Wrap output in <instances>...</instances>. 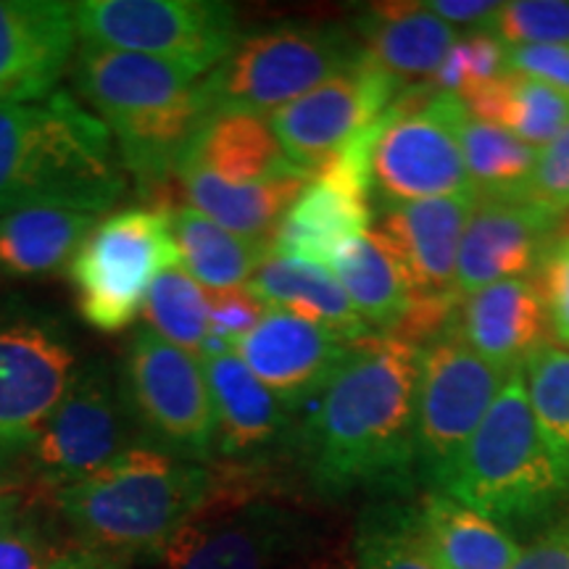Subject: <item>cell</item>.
<instances>
[{
	"label": "cell",
	"mask_w": 569,
	"mask_h": 569,
	"mask_svg": "<svg viewBox=\"0 0 569 569\" xmlns=\"http://www.w3.org/2000/svg\"><path fill=\"white\" fill-rule=\"evenodd\" d=\"M419 348L359 340L298 422L293 459L322 501L398 496L417 482L415 390Z\"/></svg>",
	"instance_id": "6da1fadb"
},
{
	"label": "cell",
	"mask_w": 569,
	"mask_h": 569,
	"mask_svg": "<svg viewBox=\"0 0 569 569\" xmlns=\"http://www.w3.org/2000/svg\"><path fill=\"white\" fill-rule=\"evenodd\" d=\"M127 172L109 127L67 90L0 106V217L51 206L101 217L122 201Z\"/></svg>",
	"instance_id": "7a4b0ae2"
},
{
	"label": "cell",
	"mask_w": 569,
	"mask_h": 569,
	"mask_svg": "<svg viewBox=\"0 0 569 569\" xmlns=\"http://www.w3.org/2000/svg\"><path fill=\"white\" fill-rule=\"evenodd\" d=\"M69 74L80 101L109 127L124 172L142 190L169 182L188 140L209 117L203 77L151 56L84 42Z\"/></svg>",
	"instance_id": "3957f363"
},
{
	"label": "cell",
	"mask_w": 569,
	"mask_h": 569,
	"mask_svg": "<svg viewBox=\"0 0 569 569\" xmlns=\"http://www.w3.org/2000/svg\"><path fill=\"white\" fill-rule=\"evenodd\" d=\"M219 478L209 465L134 446L74 486L51 507L80 546L151 559L209 501Z\"/></svg>",
	"instance_id": "277c9868"
},
{
	"label": "cell",
	"mask_w": 569,
	"mask_h": 569,
	"mask_svg": "<svg viewBox=\"0 0 569 569\" xmlns=\"http://www.w3.org/2000/svg\"><path fill=\"white\" fill-rule=\"evenodd\" d=\"M436 490L507 528H538L569 511V475L540 436L517 369L498 390L478 432Z\"/></svg>",
	"instance_id": "5b68a950"
},
{
	"label": "cell",
	"mask_w": 569,
	"mask_h": 569,
	"mask_svg": "<svg viewBox=\"0 0 569 569\" xmlns=\"http://www.w3.org/2000/svg\"><path fill=\"white\" fill-rule=\"evenodd\" d=\"M361 42L346 27L284 21L248 38L203 77L206 111L269 117L361 61Z\"/></svg>",
	"instance_id": "8992f818"
},
{
	"label": "cell",
	"mask_w": 569,
	"mask_h": 569,
	"mask_svg": "<svg viewBox=\"0 0 569 569\" xmlns=\"http://www.w3.org/2000/svg\"><path fill=\"white\" fill-rule=\"evenodd\" d=\"M80 367L69 327L19 296L0 298V490L21 467Z\"/></svg>",
	"instance_id": "52a82bcc"
},
{
	"label": "cell",
	"mask_w": 569,
	"mask_h": 569,
	"mask_svg": "<svg viewBox=\"0 0 569 569\" xmlns=\"http://www.w3.org/2000/svg\"><path fill=\"white\" fill-rule=\"evenodd\" d=\"M177 264L172 209L113 211L98 219L67 267L77 315L103 336L124 332L138 319L156 277Z\"/></svg>",
	"instance_id": "ba28073f"
},
{
	"label": "cell",
	"mask_w": 569,
	"mask_h": 569,
	"mask_svg": "<svg viewBox=\"0 0 569 569\" xmlns=\"http://www.w3.org/2000/svg\"><path fill=\"white\" fill-rule=\"evenodd\" d=\"M317 543L311 515L219 480L209 501L148 561L159 569H280Z\"/></svg>",
	"instance_id": "9c48e42d"
},
{
	"label": "cell",
	"mask_w": 569,
	"mask_h": 569,
	"mask_svg": "<svg viewBox=\"0 0 569 569\" xmlns=\"http://www.w3.org/2000/svg\"><path fill=\"white\" fill-rule=\"evenodd\" d=\"M417 96H398L377 124L369 156L372 201L386 206L475 193L465 167L459 122L465 103L436 84Z\"/></svg>",
	"instance_id": "30bf717a"
},
{
	"label": "cell",
	"mask_w": 569,
	"mask_h": 569,
	"mask_svg": "<svg viewBox=\"0 0 569 569\" xmlns=\"http://www.w3.org/2000/svg\"><path fill=\"white\" fill-rule=\"evenodd\" d=\"M80 42L169 61L206 77L240 42L238 11L219 0L71 3Z\"/></svg>",
	"instance_id": "8fae6325"
},
{
	"label": "cell",
	"mask_w": 569,
	"mask_h": 569,
	"mask_svg": "<svg viewBox=\"0 0 569 569\" xmlns=\"http://www.w3.org/2000/svg\"><path fill=\"white\" fill-rule=\"evenodd\" d=\"M134 446L146 443L127 411L119 369L103 356L84 359L27 453L19 482L30 480L53 493L90 478Z\"/></svg>",
	"instance_id": "7c38bea8"
},
{
	"label": "cell",
	"mask_w": 569,
	"mask_h": 569,
	"mask_svg": "<svg viewBox=\"0 0 569 569\" xmlns=\"http://www.w3.org/2000/svg\"><path fill=\"white\" fill-rule=\"evenodd\" d=\"M119 382L142 443L196 465L213 461L217 417L198 356L140 327L127 346Z\"/></svg>",
	"instance_id": "4fadbf2b"
},
{
	"label": "cell",
	"mask_w": 569,
	"mask_h": 569,
	"mask_svg": "<svg viewBox=\"0 0 569 569\" xmlns=\"http://www.w3.org/2000/svg\"><path fill=\"white\" fill-rule=\"evenodd\" d=\"M509 375L480 359L459 332L440 336L419 348L415 390L417 482H425L427 490L440 486L478 432Z\"/></svg>",
	"instance_id": "5bb4252c"
},
{
	"label": "cell",
	"mask_w": 569,
	"mask_h": 569,
	"mask_svg": "<svg viewBox=\"0 0 569 569\" xmlns=\"http://www.w3.org/2000/svg\"><path fill=\"white\" fill-rule=\"evenodd\" d=\"M401 82L367 56L340 74L269 113L267 122L298 172L315 174L396 103Z\"/></svg>",
	"instance_id": "9a60e30c"
},
{
	"label": "cell",
	"mask_w": 569,
	"mask_h": 569,
	"mask_svg": "<svg viewBox=\"0 0 569 569\" xmlns=\"http://www.w3.org/2000/svg\"><path fill=\"white\" fill-rule=\"evenodd\" d=\"M209 382L217 438L213 459L232 472H261L293 453L298 419L282 407L234 351L201 359Z\"/></svg>",
	"instance_id": "2e32d148"
},
{
	"label": "cell",
	"mask_w": 569,
	"mask_h": 569,
	"mask_svg": "<svg viewBox=\"0 0 569 569\" xmlns=\"http://www.w3.org/2000/svg\"><path fill=\"white\" fill-rule=\"evenodd\" d=\"M353 346V340L322 325L282 309H267L264 319L234 346V353L290 415L303 417Z\"/></svg>",
	"instance_id": "e0dca14e"
},
{
	"label": "cell",
	"mask_w": 569,
	"mask_h": 569,
	"mask_svg": "<svg viewBox=\"0 0 569 569\" xmlns=\"http://www.w3.org/2000/svg\"><path fill=\"white\" fill-rule=\"evenodd\" d=\"M77 34L71 3L0 0V106L38 103L59 90L74 63Z\"/></svg>",
	"instance_id": "ac0fdd59"
},
{
	"label": "cell",
	"mask_w": 569,
	"mask_h": 569,
	"mask_svg": "<svg viewBox=\"0 0 569 569\" xmlns=\"http://www.w3.org/2000/svg\"><path fill=\"white\" fill-rule=\"evenodd\" d=\"M478 196L430 198V201L386 206L372 232L390 248L403 269L415 301L457 293V259Z\"/></svg>",
	"instance_id": "d6986e66"
},
{
	"label": "cell",
	"mask_w": 569,
	"mask_h": 569,
	"mask_svg": "<svg viewBox=\"0 0 569 569\" xmlns=\"http://www.w3.org/2000/svg\"><path fill=\"white\" fill-rule=\"evenodd\" d=\"M553 213L522 201L478 198L457 259V293L472 296L488 284L522 280L543 259L557 227Z\"/></svg>",
	"instance_id": "ffe728a7"
},
{
	"label": "cell",
	"mask_w": 569,
	"mask_h": 569,
	"mask_svg": "<svg viewBox=\"0 0 569 569\" xmlns=\"http://www.w3.org/2000/svg\"><path fill=\"white\" fill-rule=\"evenodd\" d=\"M551 325L543 296L532 280H503L459 303V338L480 359L503 372H517L546 346Z\"/></svg>",
	"instance_id": "44dd1931"
},
{
	"label": "cell",
	"mask_w": 569,
	"mask_h": 569,
	"mask_svg": "<svg viewBox=\"0 0 569 569\" xmlns=\"http://www.w3.org/2000/svg\"><path fill=\"white\" fill-rule=\"evenodd\" d=\"M361 51L386 74L407 82L432 80L446 53L459 40V30L446 24L425 3H375L353 21Z\"/></svg>",
	"instance_id": "7402d4cb"
},
{
	"label": "cell",
	"mask_w": 569,
	"mask_h": 569,
	"mask_svg": "<svg viewBox=\"0 0 569 569\" xmlns=\"http://www.w3.org/2000/svg\"><path fill=\"white\" fill-rule=\"evenodd\" d=\"M177 169H201L234 184L303 174L288 161L267 119L243 111L209 113L184 146Z\"/></svg>",
	"instance_id": "603a6c76"
},
{
	"label": "cell",
	"mask_w": 569,
	"mask_h": 569,
	"mask_svg": "<svg viewBox=\"0 0 569 569\" xmlns=\"http://www.w3.org/2000/svg\"><path fill=\"white\" fill-rule=\"evenodd\" d=\"M415 511L438 569H511L522 551L515 532L443 490H427Z\"/></svg>",
	"instance_id": "cb8c5ba5"
},
{
	"label": "cell",
	"mask_w": 569,
	"mask_h": 569,
	"mask_svg": "<svg viewBox=\"0 0 569 569\" xmlns=\"http://www.w3.org/2000/svg\"><path fill=\"white\" fill-rule=\"evenodd\" d=\"M174 180L182 188L190 209L240 238L272 246L277 224L282 222L284 211L296 203V198L303 193L309 174L234 184L217 180L201 169H177Z\"/></svg>",
	"instance_id": "d4e9b609"
},
{
	"label": "cell",
	"mask_w": 569,
	"mask_h": 569,
	"mask_svg": "<svg viewBox=\"0 0 569 569\" xmlns=\"http://www.w3.org/2000/svg\"><path fill=\"white\" fill-rule=\"evenodd\" d=\"M248 288L269 309L290 311V315L322 325L353 343L377 338L365 319L356 315L336 274L315 261L269 253L264 264L256 269Z\"/></svg>",
	"instance_id": "484cf974"
},
{
	"label": "cell",
	"mask_w": 569,
	"mask_h": 569,
	"mask_svg": "<svg viewBox=\"0 0 569 569\" xmlns=\"http://www.w3.org/2000/svg\"><path fill=\"white\" fill-rule=\"evenodd\" d=\"M327 269L377 338H390L407 319L415 296L396 256L372 230L340 246Z\"/></svg>",
	"instance_id": "4316f807"
},
{
	"label": "cell",
	"mask_w": 569,
	"mask_h": 569,
	"mask_svg": "<svg viewBox=\"0 0 569 569\" xmlns=\"http://www.w3.org/2000/svg\"><path fill=\"white\" fill-rule=\"evenodd\" d=\"M98 213L51 209L9 211L0 217V280L48 277L69 267L71 256L92 227Z\"/></svg>",
	"instance_id": "83f0119b"
},
{
	"label": "cell",
	"mask_w": 569,
	"mask_h": 569,
	"mask_svg": "<svg viewBox=\"0 0 569 569\" xmlns=\"http://www.w3.org/2000/svg\"><path fill=\"white\" fill-rule=\"evenodd\" d=\"M172 234L180 267L203 290L243 288L272 253V246L240 238L190 206L172 209Z\"/></svg>",
	"instance_id": "f1b7e54d"
},
{
	"label": "cell",
	"mask_w": 569,
	"mask_h": 569,
	"mask_svg": "<svg viewBox=\"0 0 569 569\" xmlns=\"http://www.w3.org/2000/svg\"><path fill=\"white\" fill-rule=\"evenodd\" d=\"M461 103L472 117L501 127L538 151L569 124L567 92L515 74L496 77L461 98Z\"/></svg>",
	"instance_id": "f546056e"
},
{
	"label": "cell",
	"mask_w": 569,
	"mask_h": 569,
	"mask_svg": "<svg viewBox=\"0 0 569 569\" xmlns=\"http://www.w3.org/2000/svg\"><path fill=\"white\" fill-rule=\"evenodd\" d=\"M465 167L478 198L517 201L538 161V148L465 109L459 122Z\"/></svg>",
	"instance_id": "4dcf8cb0"
},
{
	"label": "cell",
	"mask_w": 569,
	"mask_h": 569,
	"mask_svg": "<svg viewBox=\"0 0 569 569\" xmlns=\"http://www.w3.org/2000/svg\"><path fill=\"white\" fill-rule=\"evenodd\" d=\"M359 569H438L419 532L415 507L380 501L361 511L353 532Z\"/></svg>",
	"instance_id": "1f68e13d"
},
{
	"label": "cell",
	"mask_w": 569,
	"mask_h": 569,
	"mask_svg": "<svg viewBox=\"0 0 569 569\" xmlns=\"http://www.w3.org/2000/svg\"><path fill=\"white\" fill-rule=\"evenodd\" d=\"M142 322L156 336L201 359L209 343L206 290L184 269L169 267L156 277L140 309Z\"/></svg>",
	"instance_id": "d6a6232c"
},
{
	"label": "cell",
	"mask_w": 569,
	"mask_h": 569,
	"mask_svg": "<svg viewBox=\"0 0 569 569\" xmlns=\"http://www.w3.org/2000/svg\"><path fill=\"white\" fill-rule=\"evenodd\" d=\"M522 372L540 436L569 475V351L540 346Z\"/></svg>",
	"instance_id": "836d02e7"
},
{
	"label": "cell",
	"mask_w": 569,
	"mask_h": 569,
	"mask_svg": "<svg viewBox=\"0 0 569 569\" xmlns=\"http://www.w3.org/2000/svg\"><path fill=\"white\" fill-rule=\"evenodd\" d=\"M51 519L17 488L0 490V569H46L56 557Z\"/></svg>",
	"instance_id": "e575fe53"
},
{
	"label": "cell",
	"mask_w": 569,
	"mask_h": 569,
	"mask_svg": "<svg viewBox=\"0 0 569 569\" xmlns=\"http://www.w3.org/2000/svg\"><path fill=\"white\" fill-rule=\"evenodd\" d=\"M503 48L569 46V0H509L498 3L486 30Z\"/></svg>",
	"instance_id": "d590c367"
},
{
	"label": "cell",
	"mask_w": 569,
	"mask_h": 569,
	"mask_svg": "<svg viewBox=\"0 0 569 569\" xmlns=\"http://www.w3.org/2000/svg\"><path fill=\"white\" fill-rule=\"evenodd\" d=\"M503 74V46L486 32H465L446 53L432 84L453 98H467L469 92L482 88Z\"/></svg>",
	"instance_id": "8d00e7d4"
},
{
	"label": "cell",
	"mask_w": 569,
	"mask_h": 569,
	"mask_svg": "<svg viewBox=\"0 0 569 569\" xmlns=\"http://www.w3.org/2000/svg\"><path fill=\"white\" fill-rule=\"evenodd\" d=\"M206 309H209V343L201 359L234 351V346L264 319L269 306L243 284V288L206 290Z\"/></svg>",
	"instance_id": "74e56055"
},
{
	"label": "cell",
	"mask_w": 569,
	"mask_h": 569,
	"mask_svg": "<svg viewBox=\"0 0 569 569\" xmlns=\"http://www.w3.org/2000/svg\"><path fill=\"white\" fill-rule=\"evenodd\" d=\"M517 201L538 206L553 217H561L569 209V124L549 146L540 148L536 169Z\"/></svg>",
	"instance_id": "f35d334b"
},
{
	"label": "cell",
	"mask_w": 569,
	"mask_h": 569,
	"mask_svg": "<svg viewBox=\"0 0 569 569\" xmlns=\"http://www.w3.org/2000/svg\"><path fill=\"white\" fill-rule=\"evenodd\" d=\"M538 267L536 284L549 311L551 336L569 348V234L549 243Z\"/></svg>",
	"instance_id": "ab89813d"
},
{
	"label": "cell",
	"mask_w": 569,
	"mask_h": 569,
	"mask_svg": "<svg viewBox=\"0 0 569 569\" xmlns=\"http://www.w3.org/2000/svg\"><path fill=\"white\" fill-rule=\"evenodd\" d=\"M503 74L536 80L569 96V46L503 48Z\"/></svg>",
	"instance_id": "60d3db41"
},
{
	"label": "cell",
	"mask_w": 569,
	"mask_h": 569,
	"mask_svg": "<svg viewBox=\"0 0 569 569\" xmlns=\"http://www.w3.org/2000/svg\"><path fill=\"white\" fill-rule=\"evenodd\" d=\"M511 569H569V511L546 525Z\"/></svg>",
	"instance_id": "b9f144b4"
},
{
	"label": "cell",
	"mask_w": 569,
	"mask_h": 569,
	"mask_svg": "<svg viewBox=\"0 0 569 569\" xmlns=\"http://www.w3.org/2000/svg\"><path fill=\"white\" fill-rule=\"evenodd\" d=\"M425 6L453 30L465 27L469 32L486 30L498 9V3H490V0H427Z\"/></svg>",
	"instance_id": "7bdbcfd3"
},
{
	"label": "cell",
	"mask_w": 569,
	"mask_h": 569,
	"mask_svg": "<svg viewBox=\"0 0 569 569\" xmlns=\"http://www.w3.org/2000/svg\"><path fill=\"white\" fill-rule=\"evenodd\" d=\"M46 569H132V559L77 543L56 553Z\"/></svg>",
	"instance_id": "ee69618b"
},
{
	"label": "cell",
	"mask_w": 569,
	"mask_h": 569,
	"mask_svg": "<svg viewBox=\"0 0 569 569\" xmlns=\"http://www.w3.org/2000/svg\"><path fill=\"white\" fill-rule=\"evenodd\" d=\"M309 569H322V567H309Z\"/></svg>",
	"instance_id": "f6af8a7d"
}]
</instances>
